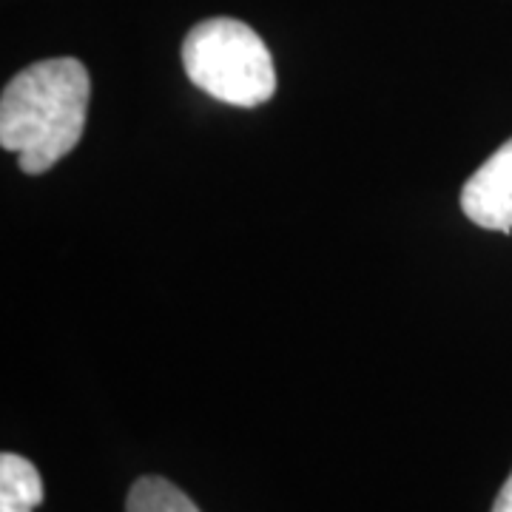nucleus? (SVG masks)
Instances as JSON below:
<instances>
[{
	"instance_id": "nucleus-1",
	"label": "nucleus",
	"mask_w": 512,
	"mask_h": 512,
	"mask_svg": "<svg viewBox=\"0 0 512 512\" xmlns=\"http://www.w3.org/2000/svg\"><path fill=\"white\" fill-rule=\"evenodd\" d=\"M92 80L77 57H52L18 72L0 97V146L23 174H43L72 151L86 128Z\"/></svg>"
},
{
	"instance_id": "nucleus-6",
	"label": "nucleus",
	"mask_w": 512,
	"mask_h": 512,
	"mask_svg": "<svg viewBox=\"0 0 512 512\" xmlns=\"http://www.w3.org/2000/svg\"><path fill=\"white\" fill-rule=\"evenodd\" d=\"M493 512H512V473H510V478L504 481V487H501L498 498H495Z\"/></svg>"
},
{
	"instance_id": "nucleus-4",
	"label": "nucleus",
	"mask_w": 512,
	"mask_h": 512,
	"mask_svg": "<svg viewBox=\"0 0 512 512\" xmlns=\"http://www.w3.org/2000/svg\"><path fill=\"white\" fill-rule=\"evenodd\" d=\"M43 501V481L29 458L0 456V512H35Z\"/></svg>"
},
{
	"instance_id": "nucleus-2",
	"label": "nucleus",
	"mask_w": 512,
	"mask_h": 512,
	"mask_svg": "<svg viewBox=\"0 0 512 512\" xmlns=\"http://www.w3.org/2000/svg\"><path fill=\"white\" fill-rule=\"evenodd\" d=\"M188 80L208 97L254 109L276 92L274 57L248 23L211 18L197 23L183 40Z\"/></svg>"
},
{
	"instance_id": "nucleus-5",
	"label": "nucleus",
	"mask_w": 512,
	"mask_h": 512,
	"mask_svg": "<svg viewBox=\"0 0 512 512\" xmlns=\"http://www.w3.org/2000/svg\"><path fill=\"white\" fill-rule=\"evenodd\" d=\"M126 512H200V507L168 478L143 476L128 490Z\"/></svg>"
},
{
	"instance_id": "nucleus-3",
	"label": "nucleus",
	"mask_w": 512,
	"mask_h": 512,
	"mask_svg": "<svg viewBox=\"0 0 512 512\" xmlns=\"http://www.w3.org/2000/svg\"><path fill=\"white\" fill-rule=\"evenodd\" d=\"M461 211L487 231H512V137L461 188Z\"/></svg>"
}]
</instances>
